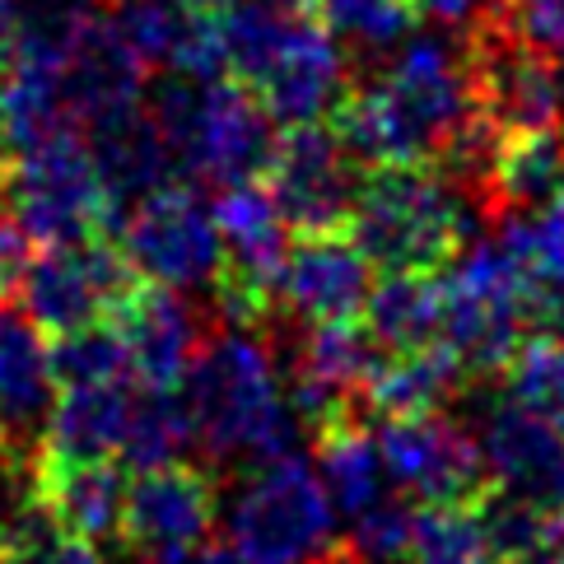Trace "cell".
Instances as JSON below:
<instances>
[{
  "mask_svg": "<svg viewBox=\"0 0 564 564\" xmlns=\"http://www.w3.org/2000/svg\"><path fill=\"white\" fill-rule=\"evenodd\" d=\"M476 112L480 108L467 62V37L434 29L415 33L388 66L355 75L332 127L369 169H438V159L448 154V145L467 131Z\"/></svg>",
  "mask_w": 564,
  "mask_h": 564,
  "instance_id": "1",
  "label": "cell"
},
{
  "mask_svg": "<svg viewBox=\"0 0 564 564\" xmlns=\"http://www.w3.org/2000/svg\"><path fill=\"white\" fill-rule=\"evenodd\" d=\"M177 388L192 415L196 467L215 480L257 476L299 457L308 425L290 406L267 332L219 322Z\"/></svg>",
  "mask_w": 564,
  "mask_h": 564,
  "instance_id": "2",
  "label": "cell"
},
{
  "mask_svg": "<svg viewBox=\"0 0 564 564\" xmlns=\"http://www.w3.org/2000/svg\"><path fill=\"white\" fill-rule=\"evenodd\" d=\"M145 108L177 164V177L200 192L267 183L280 150V122L234 75L159 70Z\"/></svg>",
  "mask_w": 564,
  "mask_h": 564,
  "instance_id": "3",
  "label": "cell"
},
{
  "mask_svg": "<svg viewBox=\"0 0 564 564\" xmlns=\"http://www.w3.org/2000/svg\"><path fill=\"white\" fill-rule=\"evenodd\" d=\"M490 210L430 164L369 169L350 238L382 275H443L476 243Z\"/></svg>",
  "mask_w": 564,
  "mask_h": 564,
  "instance_id": "4",
  "label": "cell"
},
{
  "mask_svg": "<svg viewBox=\"0 0 564 564\" xmlns=\"http://www.w3.org/2000/svg\"><path fill=\"white\" fill-rule=\"evenodd\" d=\"M10 215L37 248L89 243V238H117L122 210L98 173L89 140L79 131H62L10 159L6 169Z\"/></svg>",
  "mask_w": 564,
  "mask_h": 564,
  "instance_id": "5",
  "label": "cell"
},
{
  "mask_svg": "<svg viewBox=\"0 0 564 564\" xmlns=\"http://www.w3.org/2000/svg\"><path fill=\"white\" fill-rule=\"evenodd\" d=\"M528 340L522 275L499 238H476L443 271V346L471 378H499Z\"/></svg>",
  "mask_w": 564,
  "mask_h": 564,
  "instance_id": "6",
  "label": "cell"
},
{
  "mask_svg": "<svg viewBox=\"0 0 564 564\" xmlns=\"http://www.w3.org/2000/svg\"><path fill=\"white\" fill-rule=\"evenodd\" d=\"M140 280L145 275L117 238H89V243H62L29 257L14 285V304L47 336H66L89 322H112Z\"/></svg>",
  "mask_w": 564,
  "mask_h": 564,
  "instance_id": "7",
  "label": "cell"
},
{
  "mask_svg": "<svg viewBox=\"0 0 564 564\" xmlns=\"http://www.w3.org/2000/svg\"><path fill=\"white\" fill-rule=\"evenodd\" d=\"M382 467L415 503L476 509L495 490V471L480 434L453 411L378 420Z\"/></svg>",
  "mask_w": 564,
  "mask_h": 564,
  "instance_id": "8",
  "label": "cell"
},
{
  "mask_svg": "<svg viewBox=\"0 0 564 564\" xmlns=\"http://www.w3.org/2000/svg\"><path fill=\"white\" fill-rule=\"evenodd\" d=\"M327 486L304 467V457L248 476L229 509V541L243 564H308L332 546Z\"/></svg>",
  "mask_w": 564,
  "mask_h": 564,
  "instance_id": "9",
  "label": "cell"
},
{
  "mask_svg": "<svg viewBox=\"0 0 564 564\" xmlns=\"http://www.w3.org/2000/svg\"><path fill=\"white\" fill-rule=\"evenodd\" d=\"M365 177L369 164L340 140L332 122H308L280 131L267 192L294 234H340L350 229Z\"/></svg>",
  "mask_w": 564,
  "mask_h": 564,
  "instance_id": "10",
  "label": "cell"
},
{
  "mask_svg": "<svg viewBox=\"0 0 564 564\" xmlns=\"http://www.w3.org/2000/svg\"><path fill=\"white\" fill-rule=\"evenodd\" d=\"M117 243L127 248L135 271L169 290H206L215 285L225 243L215 225V200L192 183H169L127 210Z\"/></svg>",
  "mask_w": 564,
  "mask_h": 564,
  "instance_id": "11",
  "label": "cell"
},
{
  "mask_svg": "<svg viewBox=\"0 0 564 564\" xmlns=\"http://www.w3.org/2000/svg\"><path fill=\"white\" fill-rule=\"evenodd\" d=\"M467 62L476 85V108L490 117L499 135L560 131V66L541 56L503 24H480L467 37Z\"/></svg>",
  "mask_w": 564,
  "mask_h": 564,
  "instance_id": "12",
  "label": "cell"
},
{
  "mask_svg": "<svg viewBox=\"0 0 564 564\" xmlns=\"http://www.w3.org/2000/svg\"><path fill=\"white\" fill-rule=\"evenodd\" d=\"M480 443H486L495 486L564 513V434L528 401H518L499 378L480 401Z\"/></svg>",
  "mask_w": 564,
  "mask_h": 564,
  "instance_id": "13",
  "label": "cell"
},
{
  "mask_svg": "<svg viewBox=\"0 0 564 564\" xmlns=\"http://www.w3.org/2000/svg\"><path fill=\"white\" fill-rule=\"evenodd\" d=\"M117 332H122L127 350H131V369L135 382H154V388H177L187 378L192 359L206 346V336L219 327L215 304H192L183 299V290L154 285V280H140L135 294L122 308L112 313Z\"/></svg>",
  "mask_w": 564,
  "mask_h": 564,
  "instance_id": "14",
  "label": "cell"
},
{
  "mask_svg": "<svg viewBox=\"0 0 564 564\" xmlns=\"http://www.w3.org/2000/svg\"><path fill=\"white\" fill-rule=\"evenodd\" d=\"M215 486L219 480L196 462L140 471L127 490V522L122 546L140 560H159L177 546L210 536L215 528Z\"/></svg>",
  "mask_w": 564,
  "mask_h": 564,
  "instance_id": "15",
  "label": "cell"
},
{
  "mask_svg": "<svg viewBox=\"0 0 564 564\" xmlns=\"http://www.w3.org/2000/svg\"><path fill=\"white\" fill-rule=\"evenodd\" d=\"M355 85L350 56L336 47V37L317 24V14H308L294 29V37L280 47L275 62L261 70L252 94L267 104V112L285 127H308V122H332L336 108L346 104V94Z\"/></svg>",
  "mask_w": 564,
  "mask_h": 564,
  "instance_id": "16",
  "label": "cell"
},
{
  "mask_svg": "<svg viewBox=\"0 0 564 564\" xmlns=\"http://www.w3.org/2000/svg\"><path fill=\"white\" fill-rule=\"evenodd\" d=\"M56 406V373L47 332L19 308L0 304V430L19 467L33 471Z\"/></svg>",
  "mask_w": 564,
  "mask_h": 564,
  "instance_id": "17",
  "label": "cell"
},
{
  "mask_svg": "<svg viewBox=\"0 0 564 564\" xmlns=\"http://www.w3.org/2000/svg\"><path fill=\"white\" fill-rule=\"evenodd\" d=\"M369 294H373V261L350 238V229L294 238L285 275H280V313L299 322L365 317Z\"/></svg>",
  "mask_w": 564,
  "mask_h": 564,
  "instance_id": "18",
  "label": "cell"
},
{
  "mask_svg": "<svg viewBox=\"0 0 564 564\" xmlns=\"http://www.w3.org/2000/svg\"><path fill=\"white\" fill-rule=\"evenodd\" d=\"M145 62L131 47V37L117 24V14L94 10L85 33L75 37V47L62 66V98L75 117V127H89L94 117L145 104Z\"/></svg>",
  "mask_w": 564,
  "mask_h": 564,
  "instance_id": "19",
  "label": "cell"
},
{
  "mask_svg": "<svg viewBox=\"0 0 564 564\" xmlns=\"http://www.w3.org/2000/svg\"><path fill=\"white\" fill-rule=\"evenodd\" d=\"M127 471L117 462H56L37 457L29 495L43 503L52 522L66 532L94 541V546H112L122 541L127 522Z\"/></svg>",
  "mask_w": 564,
  "mask_h": 564,
  "instance_id": "20",
  "label": "cell"
},
{
  "mask_svg": "<svg viewBox=\"0 0 564 564\" xmlns=\"http://www.w3.org/2000/svg\"><path fill=\"white\" fill-rule=\"evenodd\" d=\"M85 140H89V154H94L98 173H104V183L117 200V210H122V219H127V210L135 206V200L154 196L169 183H183L173 154L164 145V131L154 127L145 104L94 117V122L85 127Z\"/></svg>",
  "mask_w": 564,
  "mask_h": 564,
  "instance_id": "21",
  "label": "cell"
},
{
  "mask_svg": "<svg viewBox=\"0 0 564 564\" xmlns=\"http://www.w3.org/2000/svg\"><path fill=\"white\" fill-rule=\"evenodd\" d=\"M117 24H122V33L131 37V47L150 70L225 75L219 10L192 6V0H122Z\"/></svg>",
  "mask_w": 564,
  "mask_h": 564,
  "instance_id": "22",
  "label": "cell"
},
{
  "mask_svg": "<svg viewBox=\"0 0 564 564\" xmlns=\"http://www.w3.org/2000/svg\"><path fill=\"white\" fill-rule=\"evenodd\" d=\"M131 392L135 382H79L62 388L52 406V425L37 457L56 462H108L122 453L127 438V415H131Z\"/></svg>",
  "mask_w": 564,
  "mask_h": 564,
  "instance_id": "23",
  "label": "cell"
},
{
  "mask_svg": "<svg viewBox=\"0 0 564 564\" xmlns=\"http://www.w3.org/2000/svg\"><path fill=\"white\" fill-rule=\"evenodd\" d=\"M467 365L443 346H425L411 355H388L382 369L373 373L365 406L369 415L388 420V415H430V411H453V401L467 397L471 388Z\"/></svg>",
  "mask_w": 564,
  "mask_h": 564,
  "instance_id": "24",
  "label": "cell"
},
{
  "mask_svg": "<svg viewBox=\"0 0 564 564\" xmlns=\"http://www.w3.org/2000/svg\"><path fill=\"white\" fill-rule=\"evenodd\" d=\"M365 411L336 415L332 425L313 430V457H317V476L327 486V499H336V509L346 518H359L369 503L382 499V448L369 434Z\"/></svg>",
  "mask_w": 564,
  "mask_h": 564,
  "instance_id": "25",
  "label": "cell"
},
{
  "mask_svg": "<svg viewBox=\"0 0 564 564\" xmlns=\"http://www.w3.org/2000/svg\"><path fill=\"white\" fill-rule=\"evenodd\" d=\"M313 14L336 37V47L350 56L355 75L388 66L420 24L411 0H317Z\"/></svg>",
  "mask_w": 564,
  "mask_h": 564,
  "instance_id": "26",
  "label": "cell"
},
{
  "mask_svg": "<svg viewBox=\"0 0 564 564\" xmlns=\"http://www.w3.org/2000/svg\"><path fill=\"white\" fill-rule=\"evenodd\" d=\"M365 322L388 355H411L443 340V275H382Z\"/></svg>",
  "mask_w": 564,
  "mask_h": 564,
  "instance_id": "27",
  "label": "cell"
},
{
  "mask_svg": "<svg viewBox=\"0 0 564 564\" xmlns=\"http://www.w3.org/2000/svg\"><path fill=\"white\" fill-rule=\"evenodd\" d=\"M187 457H196V438H192V415H187L183 388L135 382L122 462L131 471H154V467H173V462H187Z\"/></svg>",
  "mask_w": 564,
  "mask_h": 564,
  "instance_id": "28",
  "label": "cell"
},
{
  "mask_svg": "<svg viewBox=\"0 0 564 564\" xmlns=\"http://www.w3.org/2000/svg\"><path fill=\"white\" fill-rule=\"evenodd\" d=\"M560 177H564V140H560V131L503 135L499 159H495V183H490L495 219L509 215V210L555 206Z\"/></svg>",
  "mask_w": 564,
  "mask_h": 564,
  "instance_id": "29",
  "label": "cell"
},
{
  "mask_svg": "<svg viewBox=\"0 0 564 564\" xmlns=\"http://www.w3.org/2000/svg\"><path fill=\"white\" fill-rule=\"evenodd\" d=\"M560 518L564 513L541 509V503L522 499L503 486H495L476 503V522H480V532H486V546H490L495 564H522V560L551 555L555 541H560Z\"/></svg>",
  "mask_w": 564,
  "mask_h": 564,
  "instance_id": "30",
  "label": "cell"
},
{
  "mask_svg": "<svg viewBox=\"0 0 564 564\" xmlns=\"http://www.w3.org/2000/svg\"><path fill=\"white\" fill-rule=\"evenodd\" d=\"M52 373L62 388H79V382H122L135 378L131 350L117 322H89L66 336H52Z\"/></svg>",
  "mask_w": 564,
  "mask_h": 564,
  "instance_id": "31",
  "label": "cell"
},
{
  "mask_svg": "<svg viewBox=\"0 0 564 564\" xmlns=\"http://www.w3.org/2000/svg\"><path fill=\"white\" fill-rule=\"evenodd\" d=\"M411 564H495L486 532H480V522H476V509L420 503Z\"/></svg>",
  "mask_w": 564,
  "mask_h": 564,
  "instance_id": "32",
  "label": "cell"
},
{
  "mask_svg": "<svg viewBox=\"0 0 564 564\" xmlns=\"http://www.w3.org/2000/svg\"><path fill=\"white\" fill-rule=\"evenodd\" d=\"M0 564H104L98 546L85 536L66 532L62 522H52L47 509L29 495V503L19 509L14 528L0 546Z\"/></svg>",
  "mask_w": 564,
  "mask_h": 564,
  "instance_id": "33",
  "label": "cell"
},
{
  "mask_svg": "<svg viewBox=\"0 0 564 564\" xmlns=\"http://www.w3.org/2000/svg\"><path fill=\"white\" fill-rule=\"evenodd\" d=\"M499 382L518 401H528L532 411H541L564 434V346L528 336L522 350L509 359V369L499 373Z\"/></svg>",
  "mask_w": 564,
  "mask_h": 564,
  "instance_id": "34",
  "label": "cell"
},
{
  "mask_svg": "<svg viewBox=\"0 0 564 564\" xmlns=\"http://www.w3.org/2000/svg\"><path fill=\"white\" fill-rule=\"evenodd\" d=\"M495 24L564 66V0H499Z\"/></svg>",
  "mask_w": 564,
  "mask_h": 564,
  "instance_id": "35",
  "label": "cell"
},
{
  "mask_svg": "<svg viewBox=\"0 0 564 564\" xmlns=\"http://www.w3.org/2000/svg\"><path fill=\"white\" fill-rule=\"evenodd\" d=\"M150 564H243L234 551V541H219V536H200L192 546H177L169 555H159Z\"/></svg>",
  "mask_w": 564,
  "mask_h": 564,
  "instance_id": "36",
  "label": "cell"
},
{
  "mask_svg": "<svg viewBox=\"0 0 564 564\" xmlns=\"http://www.w3.org/2000/svg\"><path fill=\"white\" fill-rule=\"evenodd\" d=\"M29 471L24 467H0V546H6V536L14 528L19 509L29 503Z\"/></svg>",
  "mask_w": 564,
  "mask_h": 564,
  "instance_id": "37",
  "label": "cell"
},
{
  "mask_svg": "<svg viewBox=\"0 0 564 564\" xmlns=\"http://www.w3.org/2000/svg\"><path fill=\"white\" fill-rule=\"evenodd\" d=\"M14 29H19V0H0V75H6V66H10Z\"/></svg>",
  "mask_w": 564,
  "mask_h": 564,
  "instance_id": "38",
  "label": "cell"
},
{
  "mask_svg": "<svg viewBox=\"0 0 564 564\" xmlns=\"http://www.w3.org/2000/svg\"><path fill=\"white\" fill-rule=\"evenodd\" d=\"M308 564H369V560L359 555V551L350 546V541H332V546L322 551V555H313Z\"/></svg>",
  "mask_w": 564,
  "mask_h": 564,
  "instance_id": "39",
  "label": "cell"
},
{
  "mask_svg": "<svg viewBox=\"0 0 564 564\" xmlns=\"http://www.w3.org/2000/svg\"><path fill=\"white\" fill-rule=\"evenodd\" d=\"M14 159V135H10V117H6V98H0V173L10 169Z\"/></svg>",
  "mask_w": 564,
  "mask_h": 564,
  "instance_id": "40",
  "label": "cell"
},
{
  "mask_svg": "<svg viewBox=\"0 0 564 564\" xmlns=\"http://www.w3.org/2000/svg\"><path fill=\"white\" fill-rule=\"evenodd\" d=\"M0 467H19V462H14V453H10V438H6V430H0ZM29 471V467H24ZM33 476V471H29Z\"/></svg>",
  "mask_w": 564,
  "mask_h": 564,
  "instance_id": "41",
  "label": "cell"
},
{
  "mask_svg": "<svg viewBox=\"0 0 564 564\" xmlns=\"http://www.w3.org/2000/svg\"><path fill=\"white\" fill-rule=\"evenodd\" d=\"M522 564H564V555H536V560H522Z\"/></svg>",
  "mask_w": 564,
  "mask_h": 564,
  "instance_id": "42",
  "label": "cell"
},
{
  "mask_svg": "<svg viewBox=\"0 0 564 564\" xmlns=\"http://www.w3.org/2000/svg\"><path fill=\"white\" fill-rule=\"evenodd\" d=\"M192 6H206V10H225L229 0H192Z\"/></svg>",
  "mask_w": 564,
  "mask_h": 564,
  "instance_id": "43",
  "label": "cell"
},
{
  "mask_svg": "<svg viewBox=\"0 0 564 564\" xmlns=\"http://www.w3.org/2000/svg\"><path fill=\"white\" fill-rule=\"evenodd\" d=\"M555 206L564 210V177H560V192H555Z\"/></svg>",
  "mask_w": 564,
  "mask_h": 564,
  "instance_id": "44",
  "label": "cell"
},
{
  "mask_svg": "<svg viewBox=\"0 0 564 564\" xmlns=\"http://www.w3.org/2000/svg\"><path fill=\"white\" fill-rule=\"evenodd\" d=\"M89 6H98V10H104V6H122V0H89Z\"/></svg>",
  "mask_w": 564,
  "mask_h": 564,
  "instance_id": "45",
  "label": "cell"
}]
</instances>
